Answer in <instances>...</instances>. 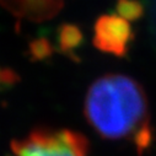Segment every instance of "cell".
<instances>
[{
    "label": "cell",
    "instance_id": "1",
    "mask_svg": "<svg viewBox=\"0 0 156 156\" xmlns=\"http://www.w3.org/2000/svg\"><path fill=\"white\" fill-rule=\"evenodd\" d=\"M84 112L89 124L105 139L130 140L139 155L152 144L147 96L130 76L98 77L86 94Z\"/></svg>",
    "mask_w": 156,
    "mask_h": 156
},
{
    "label": "cell",
    "instance_id": "2",
    "mask_svg": "<svg viewBox=\"0 0 156 156\" xmlns=\"http://www.w3.org/2000/svg\"><path fill=\"white\" fill-rule=\"evenodd\" d=\"M11 150L12 156H87L89 141L73 130L40 128L14 140Z\"/></svg>",
    "mask_w": 156,
    "mask_h": 156
},
{
    "label": "cell",
    "instance_id": "3",
    "mask_svg": "<svg viewBox=\"0 0 156 156\" xmlns=\"http://www.w3.org/2000/svg\"><path fill=\"white\" fill-rule=\"evenodd\" d=\"M134 40L130 23L119 15L101 16L95 26V44L98 49L124 57Z\"/></svg>",
    "mask_w": 156,
    "mask_h": 156
},
{
    "label": "cell",
    "instance_id": "4",
    "mask_svg": "<svg viewBox=\"0 0 156 156\" xmlns=\"http://www.w3.org/2000/svg\"><path fill=\"white\" fill-rule=\"evenodd\" d=\"M117 10L119 12V16L130 21L139 20L144 15V5L139 0H118Z\"/></svg>",
    "mask_w": 156,
    "mask_h": 156
}]
</instances>
